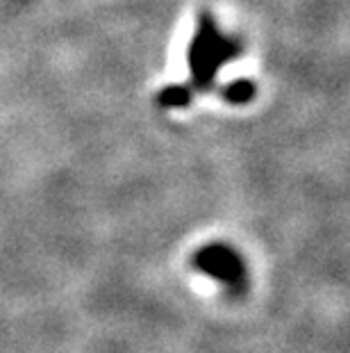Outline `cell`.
Returning <instances> with one entry per match:
<instances>
[{
	"label": "cell",
	"mask_w": 350,
	"mask_h": 353,
	"mask_svg": "<svg viewBox=\"0 0 350 353\" xmlns=\"http://www.w3.org/2000/svg\"><path fill=\"white\" fill-rule=\"evenodd\" d=\"M239 55V46L221 34L219 26L214 23L210 14H203L198 28L189 43V71L191 82L196 89H207L214 82L216 73L228 59Z\"/></svg>",
	"instance_id": "6da1fadb"
},
{
	"label": "cell",
	"mask_w": 350,
	"mask_h": 353,
	"mask_svg": "<svg viewBox=\"0 0 350 353\" xmlns=\"http://www.w3.org/2000/svg\"><path fill=\"white\" fill-rule=\"evenodd\" d=\"M193 267L214 278V281L226 283L228 288L243 285V260L239 258V253H234L226 244H210L200 249L193 255Z\"/></svg>",
	"instance_id": "7a4b0ae2"
},
{
	"label": "cell",
	"mask_w": 350,
	"mask_h": 353,
	"mask_svg": "<svg viewBox=\"0 0 350 353\" xmlns=\"http://www.w3.org/2000/svg\"><path fill=\"white\" fill-rule=\"evenodd\" d=\"M191 103V92L184 85H168L157 94V105L166 110H180Z\"/></svg>",
	"instance_id": "3957f363"
},
{
	"label": "cell",
	"mask_w": 350,
	"mask_h": 353,
	"mask_svg": "<svg viewBox=\"0 0 350 353\" xmlns=\"http://www.w3.org/2000/svg\"><path fill=\"white\" fill-rule=\"evenodd\" d=\"M255 94H257L255 82L245 80V78L230 82V85L226 87V92H223L226 101L232 103V105H245V103H250L252 99H255Z\"/></svg>",
	"instance_id": "277c9868"
}]
</instances>
